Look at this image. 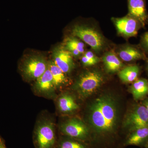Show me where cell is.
Wrapping results in <instances>:
<instances>
[{"instance_id": "obj_18", "label": "cell", "mask_w": 148, "mask_h": 148, "mask_svg": "<svg viewBox=\"0 0 148 148\" xmlns=\"http://www.w3.org/2000/svg\"><path fill=\"white\" fill-rule=\"evenodd\" d=\"M103 60L106 70L109 73L118 71L123 66L119 58L113 52H108L104 55Z\"/></svg>"}, {"instance_id": "obj_9", "label": "cell", "mask_w": 148, "mask_h": 148, "mask_svg": "<svg viewBox=\"0 0 148 148\" xmlns=\"http://www.w3.org/2000/svg\"><path fill=\"white\" fill-rule=\"evenodd\" d=\"M112 20L119 34L127 38L136 36L139 30L143 28L138 20L128 15L122 18H113Z\"/></svg>"}, {"instance_id": "obj_10", "label": "cell", "mask_w": 148, "mask_h": 148, "mask_svg": "<svg viewBox=\"0 0 148 148\" xmlns=\"http://www.w3.org/2000/svg\"><path fill=\"white\" fill-rule=\"evenodd\" d=\"M55 101L56 109L61 115L72 114L79 108L75 98L68 92H62L57 95Z\"/></svg>"}, {"instance_id": "obj_14", "label": "cell", "mask_w": 148, "mask_h": 148, "mask_svg": "<svg viewBox=\"0 0 148 148\" xmlns=\"http://www.w3.org/2000/svg\"><path fill=\"white\" fill-rule=\"evenodd\" d=\"M130 132L126 145L141 147L147 145L148 143V126L140 127Z\"/></svg>"}, {"instance_id": "obj_24", "label": "cell", "mask_w": 148, "mask_h": 148, "mask_svg": "<svg viewBox=\"0 0 148 148\" xmlns=\"http://www.w3.org/2000/svg\"><path fill=\"white\" fill-rule=\"evenodd\" d=\"M142 104L146 107L148 111V99H145L143 100Z\"/></svg>"}, {"instance_id": "obj_25", "label": "cell", "mask_w": 148, "mask_h": 148, "mask_svg": "<svg viewBox=\"0 0 148 148\" xmlns=\"http://www.w3.org/2000/svg\"><path fill=\"white\" fill-rule=\"evenodd\" d=\"M0 148H6L4 143L1 138H0Z\"/></svg>"}, {"instance_id": "obj_19", "label": "cell", "mask_w": 148, "mask_h": 148, "mask_svg": "<svg viewBox=\"0 0 148 148\" xmlns=\"http://www.w3.org/2000/svg\"><path fill=\"white\" fill-rule=\"evenodd\" d=\"M66 50L69 51L73 56H78L84 51V45L75 37H69L65 42Z\"/></svg>"}, {"instance_id": "obj_20", "label": "cell", "mask_w": 148, "mask_h": 148, "mask_svg": "<svg viewBox=\"0 0 148 148\" xmlns=\"http://www.w3.org/2000/svg\"><path fill=\"white\" fill-rule=\"evenodd\" d=\"M57 148H88L82 141L65 137H61L57 143Z\"/></svg>"}, {"instance_id": "obj_5", "label": "cell", "mask_w": 148, "mask_h": 148, "mask_svg": "<svg viewBox=\"0 0 148 148\" xmlns=\"http://www.w3.org/2000/svg\"><path fill=\"white\" fill-rule=\"evenodd\" d=\"M48 62L42 56H29L24 60L20 67L22 76L29 82L36 81L47 70Z\"/></svg>"}, {"instance_id": "obj_15", "label": "cell", "mask_w": 148, "mask_h": 148, "mask_svg": "<svg viewBox=\"0 0 148 148\" xmlns=\"http://www.w3.org/2000/svg\"><path fill=\"white\" fill-rule=\"evenodd\" d=\"M48 68L53 77L56 90H60L68 84V79L66 74L55 64L53 60L49 61Z\"/></svg>"}, {"instance_id": "obj_3", "label": "cell", "mask_w": 148, "mask_h": 148, "mask_svg": "<svg viewBox=\"0 0 148 148\" xmlns=\"http://www.w3.org/2000/svg\"><path fill=\"white\" fill-rule=\"evenodd\" d=\"M103 81V75L95 71L85 72L79 77L73 89L80 97L86 98L97 90Z\"/></svg>"}, {"instance_id": "obj_27", "label": "cell", "mask_w": 148, "mask_h": 148, "mask_svg": "<svg viewBox=\"0 0 148 148\" xmlns=\"http://www.w3.org/2000/svg\"><path fill=\"white\" fill-rule=\"evenodd\" d=\"M146 148H148V143L147 144V145L145 146Z\"/></svg>"}, {"instance_id": "obj_4", "label": "cell", "mask_w": 148, "mask_h": 148, "mask_svg": "<svg viewBox=\"0 0 148 148\" xmlns=\"http://www.w3.org/2000/svg\"><path fill=\"white\" fill-rule=\"evenodd\" d=\"M58 127L59 132L65 137L82 142L89 138V128L84 122L78 118L74 117L62 121Z\"/></svg>"}, {"instance_id": "obj_22", "label": "cell", "mask_w": 148, "mask_h": 148, "mask_svg": "<svg viewBox=\"0 0 148 148\" xmlns=\"http://www.w3.org/2000/svg\"><path fill=\"white\" fill-rule=\"evenodd\" d=\"M81 61L82 64L86 66H93L95 64H97L96 62L92 60H90L87 58L86 56L84 55L81 58Z\"/></svg>"}, {"instance_id": "obj_6", "label": "cell", "mask_w": 148, "mask_h": 148, "mask_svg": "<svg viewBox=\"0 0 148 148\" xmlns=\"http://www.w3.org/2000/svg\"><path fill=\"white\" fill-rule=\"evenodd\" d=\"M72 32L73 36L79 38L95 51H100L104 47L105 41L102 35L90 27L76 25Z\"/></svg>"}, {"instance_id": "obj_7", "label": "cell", "mask_w": 148, "mask_h": 148, "mask_svg": "<svg viewBox=\"0 0 148 148\" xmlns=\"http://www.w3.org/2000/svg\"><path fill=\"white\" fill-rule=\"evenodd\" d=\"M33 89L35 95L55 100L58 95L56 93L57 90L49 68L44 73L35 81Z\"/></svg>"}, {"instance_id": "obj_26", "label": "cell", "mask_w": 148, "mask_h": 148, "mask_svg": "<svg viewBox=\"0 0 148 148\" xmlns=\"http://www.w3.org/2000/svg\"><path fill=\"white\" fill-rule=\"evenodd\" d=\"M146 70H147L148 76V58L146 59Z\"/></svg>"}, {"instance_id": "obj_1", "label": "cell", "mask_w": 148, "mask_h": 148, "mask_svg": "<svg viewBox=\"0 0 148 148\" xmlns=\"http://www.w3.org/2000/svg\"><path fill=\"white\" fill-rule=\"evenodd\" d=\"M115 101L112 96L103 95L96 98L90 105L88 123L98 134L107 135L115 130L118 112Z\"/></svg>"}, {"instance_id": "obj_23", "label": "cell", "mask_w": 148, "mask_h": 148, "mask_svg": "<svg viewBox=\"0 0 148 148\" xmlns=\"http://www.w3.org/2000/svg\"><path fill=\"white\" fill-rule=\"evenodd\" d=\"M84 55L90 60L94 61L98 63L100 61V59L91 51H88L84 53Z\"/></svg>"}, {"instance_id": "obj_16", "label": "cell", "mask_w": 148, "mask_h": 148, "mask_svg": "<svg viewBox=\"0 0 148 148\" xmlns=\"http://www.w3.org/2000/svg\"><path fill=\"white\" fill-rule=\"evenodd\" d=\"M130 90L135 101L144 100L148 95V80L138 79L133 82Z\"/></svg>"}, {"instance_id": "obj_11", "label": "cell", "mask_w": 148, "mask_h": 148, "mask_svg": "<svg viewBox=\"0 0 148 148\" xmlns=\"http://www.w3.org/2000/svg\"><path fill=\"white\" fill-rule=\"evenodd\" d=\"M52 57L55 64L65 74L71 73L75 67L73 56L64 48L57 47L54 49Z\"/></svg>"}, {"instance_id": "obj_8", "label": "cell", "mask_w": 148, "mask_h": 148, "mask_svg": "<svg viewBox=\"0 0 148 148\" xmlns=\"http://www.w3.org/2000/svg\"><path fill=\"white\" fill-rule=\"evenodd\" d=\"M123 125L130 132L148 126V111L146 107L142 103L133 106L127 114Z\"/></svg>"}, {"instance_id": "obj_13", "label": "cell", "mask_w": 148, "mask_h": 148, "mask_svg": "<svg viewBox=\"0 0 148 148\" xmlns=\"http://www.w3.org/2000/svg\"><path fill=\"white\" fill-rule=\"evenodd\" d=\"M119 55L123 61L126 62H132L147 58L145 53L142 48L135 46H126L119 51Z\"/></svg>"}, {"instance_id": "obj_12", "label": "cell", "mask_w": 148, "mask_h": 148, "mask_svg": "<svg viewBox=\"0 0 148 148\" xmlns=\"http://www.w3.org/2000/svg\"><path fill=\"white\" fill-rule=\"evenodd\" d=\"M127 15L138 20L143 28L148 24V13L145 0H127Z\"/></svg>"}, {"instance_id": "obj_2", "label": "cell", "mask_w": 148, "mask_h": 148, "mask_svg": "<svg viewBox=\"0 0 148 148\" xmlns=\"http://www.w3.org/2000/svg\"><path fill=\"white\" fill-rule=\"evenodd\" d=\"M55 121L47 113L38 118L34 131V143L36 148H54L56 142Z\"/></svg>"}, {"instance_id": "obj_21", "label": "cell", "mask_w": 148, "mask_h": 148, "mask_svg": "<svg viewBox=\"0 0 148 148\" xmlns=\"http://www.w3.org/2000/svg\"><path fill=\"white\" fill-rule=\"evenodd\" d=\"M140 47L145 53H148V31L143 34L140 40Z\"/></svg>"}, {"instance_id": "obj_17", "label": "cell", "mask_w": 148, "mask_h": 148, "mask_svg": "<svg viewBox=\"0 0 148 148\" xmlns=\"http://www.w3.org/2000/svg\"><path fill=\"white\" fill-rule=\"evenodd\" d=\"M140 73V66L134 64L127 66L120 71L119 76L123 82L129 83L134 82L138 79Z\"/></svg>"}]
</instances>
